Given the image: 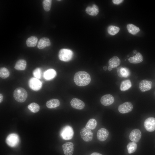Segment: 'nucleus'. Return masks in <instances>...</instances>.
Listing matches in <instances>:
<instances>
[{"label":"nucleus","mask_w":155,"mask_h":155,"mask_svg":"<svg viewBox=\"0 0 155 155\" xmlns=\"http://www.w3.org/2000/svg\"><path fill=\"white\" fill-rule=\"evenodd\" d=\"M73 80L75 84L80 86H83L88 85L91 81V77L87 72L80 71L75 74Z\"/></svg>","instance_id":"1"},{"label":"nucleus","mask_w":155,"mask_h":155,"mask_svg":"<svg viewBox=\"0 0 155 155\" xmlns=\"http://www.w3.org/2000/svg\"><path fill=\"white\" fill-rule=\"evenodd\" d=\"M13 97L15 99L20 102H25L28 97L26 91L24 88L19 87L16 89L13 92Z\"/></svg>","instance_id":"2"},{"label":"nucleus","mask_w":155,"mask_h":155,"mask_svg":"<svg viewBox=\"0 0 155 155\" xmlns=\"http://www.w3.org/2000/svg\"><path fill=\"white\" fill-rule=\"evenodd\" d=\"M73 56V52L71 50L69 49H61L59 52V58L62 61H69L72 59Z\"/></svg>","instance_id":"3"},{"label":"nucleus","mask_w":155,"mask_h":155,"mask_svg":"<svg viewBox=\"0 0 155 155\" xmlns=\"http://www.w3.org/2000/svg\"><path fill=\"white\" fill-rule=\"evenodd\" d=\"M20 138L18 135L16 133H11L6 137L5 142L7 145L11 147H15L19 144Z\"/></svg>","instance_id":"4"},{"label":"nucleus","mask_w":155,"mask_h":155,"mask_svg":"<svg viewBox=\"0 0 155 155\" xmlns=\"http://www.w3.org/2000/svg\"><path fill=\"white\" fill-rule=\"evenodd\" d=\"M60 134L61 136L63 139L69 140L72 138L74 135V131L71 126L67 125L62 129Z\"/></svg>","instance_id":"5"},{"label":"nucleus","mask_w":155,"mask_h":155,"mask_svg":"<svg viewBox=\"0 0 155 155\" xmlns=\"http://www.w3.org/2000/svg\"><path fill=\"white\" fill-rule=\"evenodd\" d=\"M80 134L82 139L85 142L91 141L93 137V133L92 131L85 127L82 129L80 131Z\"/></svg>","instance_id":"6"},{"label":"nucleus","mask_w":155,"mask_h":155,"mask_svg":"<svg viewBox=\"0 0 155 155\" xmlns=\"http://www.w3.org/2000/svg\"><path fill=\"white\" fill-rule=\"evenodd\" d=\"M28 85L32 90L34 91H38L41 88L42 84L38 79L33 77L29 79Z\"/></svg>","instance_id":"7"},{"label":"nucleus","mask_w":155,"mask_h":155,"mask_svg":"<svg viewBox=\"0 0 155 155\" xmlns=\"http://www.w3.org/2000/svg\"><path fill=\"white\" fill-rule=\"evenodd\" d=\"M144 125L148 131H153L155 130V118L150 117L144 121Z\"/></svg>","instance_id":"8"},{"label":"nucleus","mask_w":155,"mask_h":155,"mask_svg":"<svg viewBox=\"0 0 155 155\" xmlns=\"http://www.w3.org/2000/svg\"><path fill=\"white\" fill-rule=\"evenodd\" d=\"M133 106L130 102H125L119 106V111L121 113L124 114L129 113L133 109Z\"/></svg>","instance_id":"9"},{"label":"nucleus","mask_w":155,"mask_h":155,"mask_svg":"<svg viewBox=\"0 0 155 155\" xmlns=\"http://www.w3.org/2000/svg\"><path fill=\"white\" fill-rule=\"evenodd\" d=\"M74 144L71 142H66L62 145L65 155H72L74 151Z\"/></svg>","instance_id":"10"},{"label":"nucleus","mask_w":155,"mask_h":155,"mask_svg":"<svg viewBox=\"0 0 155 155\" xmlns=\"http://www.w3.org/2000/svg\"><path fill=\"white\" fill-rule=\"evenodd\" d=\"M100 101L101 103L104 106H109L114 102V98L112 95L106 94L101 97Z\"/></svg>","instance_id":"11"},{"label":"nucleus","mask_w":155,"mask_h":155,"mask_svg":"<svg viewBox=\"0 0 155 155\" xmlns=\"http://www.w3.org/2000/svg\"><path fill=\"white\" fill-rule=\"evenodd\" d=\"M70 104L73 108L79 110L83 109L85 106V103L82 101L76 98L71 100Z\"/></svg>","instance_id":"12"},{"label":"nucleus","mask_w":155,"mask_h":155,"mask_svg":"<svg viewBox=\"0 0 155 155\" xmlns=\"http://www.w3.org/2000/svg\"><path fill=\"white\" fill-rule=\"evenodd\" d=\"M142 134L140 131L138 129H135L130 133L129 138L132 142H138L140 139Z\"/></svg>","instance_id":"13"},{"label":"nucleus","mask_w":155,"mask_h":155,"mask_svg":"<svg viewBox=\"0 0 155 155\" xmlns=\"http://www.w3.org/2000/svg\"><path fill=\"white\" fill-rule=\"evenodd\" d=\"M152 84L151 81L144 80L140 82L139 88L142 92H144L150 90L152 88Z\"/></svg>","instance_id":"14"},{"label":"nucleus","mask_w":155,"mask_h":155,"mask_svg":"<svg viewBox=\"0 0 155 155\" xmlns=\"http://www.w3.org/2000/svg\"><path fill=\"white\" fill-rule=\"evenodd\" d=\"M109 135L108 130L104 128H101L98 130L97 134L98 139L100 141H104L107 138Z\"/></svg>","instance_id":"15"},{"label":"nucleus","mask_w":155,"mask_h":155,"mask_svg":"<svg viewBox=\"0 0 155 155\" xmlns=\"http://www.w3.org/2000/svg\"><path fill=\"white\" fill-rule=\"evenodd\" d=\"M108 63L109 66L107 69L108 70L110 71L113 68L118 66L120 64L121 61L117 57L114 56L109 60Z\"/></svg>","instance_id":"16"},{"label":"nucleus","mask_w":155,"mask_h":155,"mask_svg":"<svg viewBox=\"0 0 155 155\" xmlns=\"http://www.w3.org/2000/svg\"><path fill=\"white\" fill-rule=\"evenodd\" d=\"M51 44L50 40L48 38L43 37L41 38L38 42L37 46L40 49H42Z\"/></svg>","instance_id":"17"},{"label":"nucleus","mask_w":155,"mask_h":155,"mask_svg":"<svg viewBox=\"0 0 155 155\" xmlns=\"http://www.w3.org/2000/svg\"><path fill=\"white\" fill-rule=\"evenodd\" d=\"M118 76L121 78H127L130 75V72L127 68L120 67L117 68Z\"/></svg>","instance_id":"18"},{"label":"nucleus","mask_w":155,"mask_h":155,"mask_svg":"<svg viewBox=\"0 0 155 155\" xmlns=\"http://www.w3.org/2000/svg\"><path fill=\"white\" fill-rule=\"evenodd\" d=\"M86 12L87 14L92 16H96L98 13V7L95 4H93L92 7L88 6L86 9Z\"/></svg>","instance_id":"19"},{"label":"nucleus","mask_w":155,"mask_h":155,"mask_svg":"<svg viewBox=\"0 0 155 155\" xmlns=\"http://www.w3.org/2000/svg\"><path fill=\"white\" fill-rule=\"evenodd\" d=\"M57 73L53 69H49L45 71L43 74L44 79L47 80H51L56 75Z\"/></svg>","instance_id":"20"},{"label":"nucleus","mask_w":155,"mask_h":155,"mask_svg":"<svg viewBox=\"0 0 155 155\" xmlns=\"http://www.w3.org/2000/svg\"><path fill=\"white\" fill-rule=\"evenodd\" d=\"M143 58L142 55L139 52L137 53L133 57L129 58L128 59L129 62L132 63H137L142 62Z\"/></svg>","instance_id":"21"},{"label":"nucleus","mask_w":155,"mask_h":155,"mask_svg":"<svg viewBox=\"0 0 155 155\" xmlns=\"http://www.w3.org/2000/svg\"><path fill=\"white\" fill-rule=\"evenodd\" d=\"M26 65L27 63L25 60L19 59L16 63L14 68L18 70H24L26 69Z\"/></svg>","instance_id":"22"},{"label":"nucleus","mask_w":155,"mask_h":155,"mask_svg":"<svg viewBox=\"0 0 155 155\" xmlns=\"http://www.w3.org/2000/svg\"><path fill=\"white\" fill-rule=\"evenodd\" d=\"M60 102L59 100L56 99H52L48 101L46 103V107L49 108H55L60 105Z\"/></svg>","instance_id":"23"},{"label":"nucleus","mask_w":155,"mask_h":155,"mask_svg":"<svg viewBox=\"0 0 155 155\" xmlns=\"http://www.w3.org/2000/svg\"><path fill=\"white\" fill-rule=\"evenodd\" d=\"M37 42V37L35 36H32L27 39L26 40V44L28 47H34L36 45Z\"/></svg>","instance_id":"24"},{"label":"nucleus","mask_w":155,"mask_h":155,"mask_svg":"<svg viewBox=\"0 0 155 155\" xmlns=\"http://www.w3.org/2000/svg\"><path fill=\"white\" fill-rule=\"evenodd\" d=\"M126 27L128 32L133 35L136 34L140 30L138 27L132 24H128Z\"/></svg>","instance_id":"25"},{"label":"nucleus","mask_w":155,"mask_h":155,"mask_svg":"<svg viewBox=\"0 0 155 155\" xmlns=\"http://www.w3.org/2000/svg\"><path fill=\"white\" fill-rule=\"evenodd\" d=\"M131 86V81L129 80H124L121 83L120 89L122 91H125L130 88Z\"/></svg>","instance_id":"26"},{"label":"nucleus","mask_w":155,"mask_h":155,"mask_svg":"<svg viewBox=\"0 0 155 155\" xmlns=\"http://www.w3.org/2000/svg\"><path fill=\"white\" fill-rule=\"evenodd\" d=\"M97 125L96 121L94 119H90L86 124L85 127L89 129H94Z\"/></svg>","instance_id":"27"},{"label":"nucleus","mask_w":155,"mask_h":155,"mask_svg":"<svg viewBox=\"0 0 155 155\" xmlns=\"http://www.w3.org/2000/svg\"><path fill=\"white\" fill-rule=\"evenodd\" d=\"M28 109L34 113H36L38 112L40 109V106L37 103L32 102L29 104L28 106Z\"/></svg>","instance_id":"28"},{"label":"nucleus","mask_w":155,"mask_h":155,"mask_svg":"<svg viewBox=\"0 0 155 155\" xmlns=\"http://www.w3.org/2000/svg\"><path fill=\"white\" fill-rule=\"evenodd\" d=\"M137 144L134 142H130L127 146V148L129 154H131L135 152L137 150Z\"/></svg>","instance_id":"29"},{"label":"nucleus","mask_w":155,"mask_h":155,"mask_svg":"<svg viewBox=\"0 0 155 155\" xmlns=\"http://www.w3.org/2000/svg\"><path fill=\"white\" fill-rule=\"evenodd\" d=\"M120 30L119 28L116 26L111 25L107 28L108 33L111 35H114L117 33Z\"/></svg>","instance_id":"30"},{"label":"nucleus","mask_w":155,"mask_h":155,"mask_svg":"<svg viewBox=\"0 0 155 155\" xmlns=\"http://www.w3.org/2000/svg\"><path fill=\"white\" fill-rule=\"evenodd\" d=\"M10 73L6 68L2 67L0 68V77L2 79H5L9 75Z\"/></svg>","instance_id":"31"},{"label":"nucleus","mask_w":155,"mask_h":155,"mask_svg":"<svg viewBox=\"0 0 155 155\" xmlns=\"http://www.w3.org/2000/svg\"><path fill=\"white\" fill-rule=\"evenodd\" d=\"M52 3L51 0H44L42 2V5L44 10L46 11H49L51 8Z\"/></svg>","instance_id":"32"},{"label":"nucleus","mask_w":155,"mask_h":155,"mask_svg":"<svg viewBox=\"0 0 155 155\" xmlns=\"http://www.w3.org/2000/svg\"><path fill=\"white\" fill-rule=\"evenodd\" d=\"M33 74L34 77L38 79L40 78L41 76V71L39 68H37L33 71Z\"/></svg>","instance_id":"33"},{"label":"nucleus","mask_w":155,"mask_h":155,"mask_svg":"<svg viewBox=\"0 0 155 155\" xmlns=\"http://www.w3.org/2000/svg\"><path fill=\"white\" fill-rule=\"evenodd\" d=\"M123 1V0H113L112 1L114 4L119 5Z\"/></svg>","instance_id":"34"},{"label":"nucleus","mask_w":155,"mask_h":155,"mask_svg":"<svg viewBox=\"0 0 155 155\" xmlns=\"http://www.w3.org/2000/svg\"><path fill=\"white\" fill-rule=\"evenodd\" d=\"M3 95L1 94H0V103H1L2 102L3 100Z\"/></svg>","instance_id":"35"},{"label":"nucleus","mask_w":155,"mask_h":155,"mask_svg":"<svg viewBox=\"0 0 155 155\" xmlns=\"http://www.w3.org/2000/svg\"><path fill=\"white\" fill-rule=\"evenodd\" d=\"M90 155H102V154L97 152H93L90 154Z\"/></svg>","instance_id":"36"},{"label":"nucleus","mask_w":155,"mask_h":155,"mask_svg":"<svg viewBox=\"0 0 155 155\" xmlns=\"http://www.w3.org/2000/svg\"><path fill=\"white\" fill-rule=\"evenodd\" d=\"M133 53L134 54H136L137 53V51L135 50H134L133 51Z\"/></svg>","instance_id":"37"},{"label":"nucleus","mask_w":155,"mask_h":155,"mask_svg":"<svg viewBox=\"0 0 155 155\" xmlns=\"http://www.w3.org/2000/svg\"><path fill=\"white\" fill-rule=\"evenodd\" d=\"M103 69L104 70L106 71L107 69V68L106 66H105L103 67Z\"/></svg>","instance_id":"38"}]
</instances>
